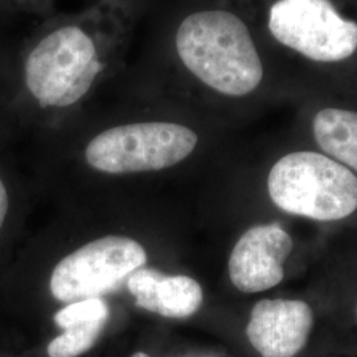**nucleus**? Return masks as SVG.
I'll list each match as a JSON object with an SVG mask.
<instances>
[{"label": "nucleus", "mask_w": 357, "mask_h": 357, "mask_svg": "<svg viewBox=\"0 0 357 357\" xmlns=\"http://www.w3.org/2000/svg\"><path fill=\"white\" fill-rule=\"evenodd\" d=\"M268 190L274 204L296 216L333 221L357 209L356 176L323 153L284 155L268 174Z\"/></svg>", "instance_id": "7ed1b4c3"}, {"label": "nucleus", "mask_w": 357, "mask_h": 357, "mask_svg": "<svg viewBox=\"0 0 357 357\" xmlns=\"http://www.w3.org/2000/svg\"><path fill=\"white\" fill-rule=\"evenodd\" d=\"M105 321H94L65 330L48 345L50 357H78L88 352L98 340Z\"/></svg>", "instance_id": "9b49d317"}, {"label": "nucleus", "mask_w": 357, "mask_h": 357, "mask_svg": "<svg viewBox=\"0 0 357 357\" xmlns=\"http://www.w3.org/2000/svg\"><path fill=\"white\" fill-rule=\"evenodd\" d=\"M44 6L43 0H0V11H17V10H32Z\"/></svg>", "instance_id": "4468645a"}, {"label": "nucleus", "mask_w": 357, "mask_h": 357, "mask_svg": "<svg viewBox=\"0 0 357 357\" xmlns=\"http://www.w3.org/2000/svg\"><path fill=\"white\" fill-rule=\"evenodd\" d=\"M147 262L141 243L123 236H106L85 243L53 270L51 293L63 303L101 298L116 290Z\"/></svg>", "instance_id": "423d86ee"}, {"label": "nucleus", "mask_w": 357, "mask_h": 357, "mask_svg": "<svg viewBox=\"0 0 357 357\" xmlns=\"http://www.w3.org/2000/svg\"><path fill=\"white\" fill-rule=\"evenodd\" d=\"M197 143V134L176 122H131L93 137L85 147V160L109 175L162 171L191 156Z\"/></svg>", "instance_id": "20e7f679"}, {"label": "nucleus", "mask_w": 357, "mask_h": 357, "mask_svg": "<svg viewBox=\"0 0 357 357\" xmlns=\"http://www.w3.org/2000/svg\"><path fill=\"white\" fill-rule=\"evenodd\" d=\"M293 248L290 234L278 224L257 225L246 230L230 255V281L246 294L275 287L284 277L283 265Z\"/></svg>", "instance_id": "0eeeda50"}, {"label": "nucleus", "mask_w": 357, "mask_h": 357, "mask_svg": "<svg viewBox=\"0 0 357 357\" xmlns=\"http://www.w3.org/2000/svg\"><path fill=\"white\" fill-rule=\"evenodd\" d=\"M7 212H8V195L3 180L0 178V229L4 224Z\"/></svg>", "instance_id": "2eb2a0df"}, {"label": "nucleus", "mask_w": 357, "mask_h": 357, "mask_svg": "<svg viewBox=\"0 0 357 357\" xmlns=\"http://www.w3.org/2000/svg\"><path fill=\"white\" fill-rule=\"evenodd\" d=\"M16 81V56L0 48V84Z\"/></svg>", "instance_id": "ddd939ff"}, {"label": "nucleus", "mask_w": 357, "mask_h": 357, "mask_svg": "<svg viewBox=\"0 0 357 357\" xmlns=\"http://www.w3.org/2000/svg\"><path fill=\"white\" fill-rule=\"evenodd\" d=\"M135 305L171 319L192 317L203 303V289L187 275H167L155 268H141L128 278Z\"/></svg>", "instance_id": "1a4fd4ad"}, {"label": "nucleus", "mask_w": 357, "mask_h": 357, "mask_svg": "<svg viewBox=\"0 0 357 357\" xmlns=\"http://www.w3.org/2000/svg\"><path fill=\"white\" fill-rule=\"evenodd\" d=\"M172 53L187 76L225 97L255 93L265 76L250 28L225 8H203L183 16L172 33Z\"/></svg>", "instance_id": "f03ea898"}, {"label": "nucleus", "mask_w": 357, "mask_h": 357, "mask_svg": "<svg viewBox=\"0 0 357 357\" xmlns=\"http://www.w3.org/2000/svg\"><path fill=\"white\" fill-rule=\"evenodd\" d=\"M312 131L324 153L357 172V112L321 109L314 116Z\"/></svg>", "instance_id": "9d476101"}, {"label": "nucleus", "mask_w": 357, "mask_h": 357, "mask_svg": "<svg viewBox=\"0 0 357 357\" xmlns=\"http://www.w3.org/2000/svg\"><path fill=\"white\" fill-rule=\"evenodd\" d=\"M131 357H150L149 355H146V354H143V352H137L134 356Z\"/></svg>", "instance_id": "dca6fc26"}, {"label": "nucleus", "mask_w": 357, "mask_h": 357, "mask_svg": "<svg viewBox=\"0 0 357 357\" xmlns=\"http://www.w3.org/2000/svg\"><path fill=\"white\" fill-rule=\"evenodd\" d=\"M112 10L105 3L50 22L16 54L17 88L38 107H72L112 75L126 35L122 17Z\"/></svg>", "instance_id": "f257e3e1"}, {"label": "nucleus", "mask_w": 357, "mask_h": 357, "mask_svg": "<svg viewBox=\"0 0 357 357\" xmlns=\"http://www.w3.org/2000/svg\"><path fill=\"white\" fill-rule=\"evenodd\" d=\"M312 324L306 302L262 299L252 310L246 335L262 357H294L306 347Z\"/></svg>", "instance_id": "6e6552de"}, {"label": "nucleus", "mask_w": 357, "mask_h": 357, "mask_svg": "<svg viewBox=\"0 0 357 357\" xmlns=\"http://www.w3.org/2000/svg\"><path fill=\"white\" fill-rule=\"evenodd\" d=\"M268 28L281 45L315 63H340L357 52V23L331 0H275Z\"/></svg>", "instance_id": "39448f33"}, {"label": "nucleus", "mask_w": 357, "mask_h": 357, "mask_svg": "<svg viewBox=\"0 0 357 357\" xmlns=\"http://www.w3.org/2000/svg\"><path fill=\"white\" fill-rule=\"evenodd\" d=\"M110 317V310L107 303L101 298H89L68 303L54 315V323L68 330L76 326H84L94 321H107Z\"/></svg>", "instance_id": "f8f14e48"}]
</instances>
